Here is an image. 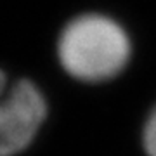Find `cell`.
<instances>
[{"instance_id":"3957f363","label":"cell","mask_w":156,"mask_h":156,"mask_svg":"<svg viewBox=\"0 0 156 156\" xmlns=\"http://www.w3.org/2000/svg\"><path fill=\"white\" fill-rule=\"evenodd\" d=\"M142 140H144V149L147 156H156V109L149 115L144 125Z\"/></svg>"},{"instance_id":"6da1fadb","label":"cell","mask_w":156,"mask_h":156,"mask_svg":"<svg viewBox=\"0 0 156 156\" xmlns=\"http://www.w3.org/2000/svg\"><path fill=\"white\" fill-rule=\"evenodd\" d=\"M132 45L118 21L104 14H82L62 28L57 56L64 71L80 82L99 83L125 69Z\"/></svg>"},{"instance_id":"7a4b0ae2","label":"cell","mask_w":156,"mask_h":156,"mask_svg":"<svg viewBox=\"0 0 156 156\" xmlns=\"http://www.w3.org/2000/svg\"><path fill=\"white\" fill-rule=\"evenodd\" d=\"M47 116L44 94L33 82H9L0 69V156H16L31 144Z\"/></svg>"}]
</instances>
